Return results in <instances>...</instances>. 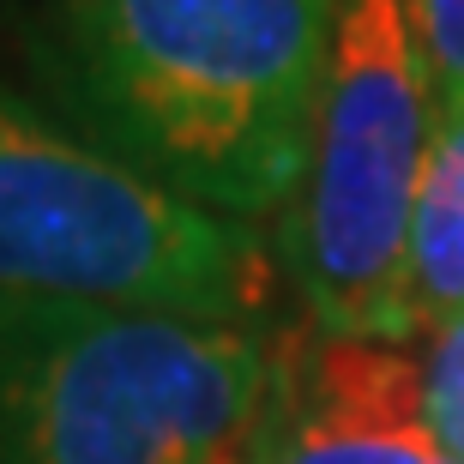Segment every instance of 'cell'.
I'll return each mask as SVG.
<instances>
[{"label": "cell", "instance_id": "cell-1", "mask_svg": "<svg viewBox=\"0 0 464 464\" xmlns=\"http://www.w3.org/2000/svg\"><path fill=\"white\" fill-rule=\"evenodd\" d=\"M338 0H24V85L188 206H290Z\"/></svg>", "mask_w": 464, "mask_h": 464}, {"label": "cell", "instance_id": "cell-2", "mask_svg": "<svg viewBox=\"0 0 464 464\" xmlns=\"http://www.w3.org/2000/svg\"><path fill=\"white\" fill-rule=\"evenodd\" d=\"M284 356L266 320L0 295V464H259Z\"/></svg>", "mask_w": 464, "mask_h": 464}, {"label": "cell", "instance_id": "cell-3", "mask_svg": "<svg viewBox=\"0 0 464 464\" xmlns=\"http://www.w3.org/2000/svg\"><path fill=\"white\" fill-rule=\"evenodd\" d=\"M272 290L254 224L157 188L0 72V295L266 320Z\"/></svg>", "mask_w": 464, "mask_h": 464}, {"label": "cell", "instance_id": "cell-4", "mask_svg": "<svg viewBox=\"0 0 464 464\" xmlns=\"http://www.w3.org/2000/svg\"><path fill=\"white\" fill-rule=\"evenodd\" d=\"M434 85L404 0H338L308 157L277 211V259L314 338L411 344L404 284Z\"/></svg>", "mask_w": 464, "mask_h": 464}, {"label": "cell", "instance_id": "cell-5", "mask_svg": "<svg viewBox=\"0 0 464 464\" xmlns=\"http://www.w3.org/2000/svg\"><path fill=\"white\" fill-rule=\"evenodd\" d=\"M259 464H452L422 411L416 344L290 338Z\"/></svg>", "mask_w": 464, "mask_h": 464}, {"label": "cell", "instance_id": "cell-6", "mask_svg": "<svg viewBox=\"0 0 464 464\" xmlns=\"http://www.w3.org/2000/svg\"><path fill=\"white\" fill-rule=\"evenodd\" d=\"M452 314H464V103L434 109V139L411 224V284H404L411 344Z\"/></svg>", "mask_w": 464, "mask_h": 464}, {"label": "cell", "instance_id": "cell-7", "mask_svg": "<svg viewBox=\"0 0 464 464\" xmlns=\"http://www.w3.org/2000/svg\"><path fill=\"white\" fill-rule=\"evenodd\" d=\"M416 368H422V411L434 440L452 464H464V314L416 338Z\"/></svg>", "mask_w": 464, "mask_h": 464}, {"label": "cell", "instance_id": "cell-8", "mask_svg": "<svg viewBox=\"0 0 464 464\" xmlns=\"http://www.w3.org/2000/svg\"><path fill=\"white\" fill-rule=\"evenodd\" d=\"M404 13L429 61L434 109L464 103V0H404Z\"/></svg>", "mask_w": 464, "mask_h": 464}]
</instances>
